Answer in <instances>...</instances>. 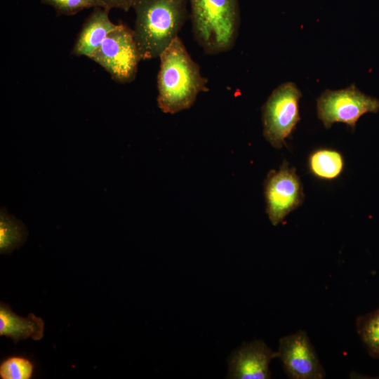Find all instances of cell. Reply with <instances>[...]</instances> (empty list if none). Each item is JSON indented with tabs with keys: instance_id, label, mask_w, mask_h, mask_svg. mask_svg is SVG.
Returning a JSON list of instances; mask_svg holds the SVG:
<instances>
[{
	"instance_id": "8fae6325",
	"label": "cell",
	"mask_w": 379,
	"mask_h": 379,
	"mask_svg": "<svg viewBox=\"0 0 379 379\" xmlns=\"http://www.w3.org/2000/svg\"><path fill=\"white\" fill-rule=\"evenodd\" d=\"M44 322L33 313L22 317L14 313L9 305L0 304V335L6 336L15 343L32 338L39 340L44 336Z\"/></svg>"
},
{
	"instance_id": "7c38bea8",
	"label": "cell",
	"mask_w": 379,
	"mask_h": 379,
	"mask_svg": "<svg viewBox=\"0 0 379 379\" xmlns=\"http://www.w3.org/2000/svg\"><path fill=\"white\" fill-rule=\"evenodd\" d=\"M310 171L316 177L332 180L338 178L344 167L342 154L335 150L320 149L313 152L309 157Z\"/></svg>"
},
{
	"instance_id": "4fadbf2b",
	"label": "cell",
	"mask_w": 379,
	"mask_h": 379,
	"mask_svg": "<svg viewBox=\"0 0 379 379\" xmlns=\"http://www.w3.org/2000/svg\"><path fill=\"white\" fill-rule=\"evenodd\" d=\"M27 230L24 224L9 215L4 208L0 213V252L11 253L26 240Z\"/></svg>"
},
{
	"instance_id": "9a60e30c",
	"label": "cell",
	"mask_w": 379,
	"mask_h": 379,
	"mask_svg": "<svg viewBox=\"0 0 379 379\" xmlns=\"http://www.w3.org/2000/svg\"><path fill=\"white\" fill-rule=\"evenodd\" d=\"M33 371V364L28 359L22 357H8L0 365L1 379H29Z\"/></svg>"
},
{
	"instance_id": "277c9868",
	"label": "cell",
	"mask_w": 379,
	"mask_h": 379,
	"mask_svg": "<svg viewBox=\"0 0 379 379\" xmlns=\"http://www.w3.org/2000/svg\"><path fill=\"white\" fill-rule=\"evenodd\" d=\"M302 93L293 82L284 83L271 93L262 107L263 135L276 148L285 145L300 121Z\"/></svg>"
},
{
	"instance_id": "6da1fadb",
	"label": "cell",
	"mask_w": 379,
	"mask_h": 379,
	"mask_svg": "<svg viewBox=\"0 0 379 379\" xmlns=\"http://www.w3.org/2000/svg\"><path fill=\"white\" fill-rule=\"evenodd\" d=\"M157 77L159 107L175 114L190 108L200 92L208 91L207 79L176 36L159 55Z\"/></svg>"
},
{
	"instance_id": "2e32d148",
	"label": "cell",
	"mask_w": 379,
	"mask_h": 379,
	"mask_svg": "<svg viewBox=\"0 0 379 379\" xmlns=\"http://www.w3.org/2000/svg\"><path fill=\"white\" fill-rule=\"evenodd\" d=\"M44 4L52 6L58 15H72L89 8L104 7L100 0H41Z\"/></svg>"
},
{
	"instance_id": "ba28073f",
	"label": "cell",
	"mask_w": 379,
	"mask_h": 379,
	"mask_svg": "<svg viewBox=\"0 0 379 379\" xmlns=\"http://www.w3.org/2000/svg\"><path fill=\"white\" fill-rule=\"evenodd\" d=\"M278 357L292 379H321L326 377L307 333L299 331L279 340Z\"/></svg>"
},
{
	"instance_id": "52a82bcc",
	"label": "cell",
	"mask_w": 379,
	"mask_h": 379,
	"mask_svg": "<svg viewBox=\"0 0 379 379\" xmlns=\"http://www.w3.org/2000/svg\"><path fill=\"white\" fill-rule=\"evenodd\" d=\"M268 218L277 225L303 201L302 185L294 168L284 162L279 171H271L265 182Z\"/></svg>"
},
{
	"instance_id": "30bf717a",
	"label": "cell",
	"mask_w": 379,
	"mask_h": 379,
	"mask_svg": "<svg viewBox=\"0 0 379 379\" xmlns=\"http://www.w3.org/2000/svg\"><path fill=\"white\" fill-rule=\"evenodd\" d=\"M109 9L95 7L83 24L72 53L77 56H90L100 47L117 25L109 18Z\"/></svg>"
},
{
	"instance_id": "3957f363",
	"label": "cell",
	"mask_w": 379,
	"mask_h": 379,
	"mask_svg": "<svg viewBox=\"0 0 379 379\" xmlns=\"http://www.w3.org/2000/svg\"><path fill=\"white\" fill-rule=\"evenodd\" d=\"M195 39L208 54L229 51L239 29L238 0H190Z\"/></svg>"
},
{
	"instance_id": "9c48e42d",
	"label": "cell",
	"mask_w": 379,
	"mask_h": 379,
	"mask_svg": "<svg viewBox=\"0 0 379 379\" xmlns=\"http://www.w3.org/2000/svg\"><path fill=\"white\" fill-rule=\"evenodd\" d=\"M276 357H278V352L271 350L262 340L244 343L229 357L228 378L234 379L270 378L269 364Z\"/></svg>"
},
{
	"instance_id": "5b68a950",
	"label": "cell",
	"mask_w": 379,
	"mask_h": 379,
	"mask_svg": "<svg viewBox=\"0 0 379 379\" xmlns=\"http://www.w3.org/2000/svg\"><path fill=\"white\" fill-rule=\"evenodd\" d=\"M120 83L133 81L141 60L133 31L120 23L90 56Z\"/></svg>"
},
{
	"instance_id": "7a4b0ae2",
	"label": "cell",
	"mask_w": 379,
	"mask_h": 379,
	"mask_svg": "<svg viewBox=\"0 0 379 379\" xmlns=\"http://www.w3.org/2000/svg\"><path fill=\"white\" fill-rule=\"evenodd\" d=\"M133 31L141 60L159 57L178 36L187 16V0H138Z\"/></svg>"
},
{
	"instance_id": "5bb4252c",
	"label": "cell",
	"mask_w": 379,
	"mask_h": 379,
	"mask_svg": "<svg viewBox=\"0 0 379 379\" xmlns=\"http://www.w3.org/2000/svg\"><path fill=\"white\" fill-rule=\"evenodd\" d=\"M357 327L369 354L379 358V309L359 317Z\"/></svg>"
},
{
	"instance_id": "e0dca14e",
	"label": "cell",
	"mask_w": 379,
	"mask_h": 379,
	"mask_svg": "<svg viewBox=\"0 0 379 379\" xmlns=\"http://www.w3.org/2000/svg\"><path fill=\"white\" fill-rule=\"evenodd\" d=\"M105 6L106 8H119L128 11L131 8H133L138 0H100Z\"/></svg>"
},
{
	"instance_id": "8992f818",
	"label": "cell",
	"mask_w": 379,
	"mask_h": 379,
	"mask_svg": "<svg viewBox=\"0 0 379 379\" xmlns=\"http://www.w3.org/2000/svg\"><path fill=\"white\" fill-rule=\"evenodd\" d=\"M317 110L326 128L335 122L354 128L362 115L379 111V99L366 95L352 84L340 90H326L317 99Z\"/></svg>"
}]
</instances>
